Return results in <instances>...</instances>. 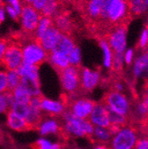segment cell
Segmentation results:
<instances>
[{"instance_id":"32","label":"cell","mask_w":148,"mask_h":149,"mask_svg":"<svg viewBox=\"0 0 148 149\" xmlns=\"http://www.w3.org/2000/svg\"><path fill=\"white\" fill-rule=\"evenodd\" d=\"M13 101L14 100L12 92L7 91L6 92L0 93V114L7 113Z\"/></svg>"},{"instance_id":"34","label":"cell","mask_w":148,"mask_h":149,"mask_svg":"<svg viewBox=\"0 0 148 149\" xmlns=\"http://www.w3.org/2000/svg\"><path fill=\"white\" fill-rule=\"evenodd\" d=\"M10 111H12L13 113H14L18 116L25 119L28 114V112H29V105L22 104L19 102L13 101V103L11 106Z\"/></svg>"},{"instance_id":"30","label":"cell","mask_w":148,"mask_h":149,"mask_svg":"<svg viewBox=\"0 0 148 149\" xmlns=\"http://www.w3.org/2000/svg\"><path fill=\"white\" fill-rule=\"evenodd\" d=\"M54 25L53 23V20L50 17H44V16H42L40 18V21H39V23H38V29L35 30V41L38 42L42 36L44 34V32L51 27Z\"/></svg>"},{"instance_id":"36","label":"cell","mask_w":148,"mask_h":149,"mask_svg":"<svg viewBox=\"0 0 148 149\" xmlns=\"http://www.w3.org/2000/svg\"><path fill=\"white\" fill-rule=\"evenodd\" d=\"M125 65L123 53H114L113 62H112V68L115 72H121Z\"/></svg>"},{"instance_id":"46","label":"cell","mask_w":148,"mask_h":149,"mask_svg":"<svg viewBox=\"0 0 148 149\" xmlns=\"http://www.w3.org/2000/svg\"><path fill=\"white\" fill-rule=\"evenodd\" d=\"M113 90L115 91H119V92H124L125 91V84L121 82V81H117L114 84L113 86Z\"/></svg>"},{"instance_id":"8","label":"cell","mask_w":148,"mask_h":149,"mask_svg":"<svg viewBox=\"0 0 148 149\" xmlns=\"http://www.w3.org/2000/svg\"><path fill=\"white\" fill-rule=\"evenodd\" d=\"M23 63L22 45L13 39H9V44L6 51L2 64L7 70L18 69Z\"/></svg>"},{"instance_id":"28","label":"cell","mask_w":148,"mask_h":149,"mask_svg":"<svg viewBox=\"0 0 148 149\" xmlns=\"http://www.w3.org/2000/svg\"><path fill=\"white\" fill-rule=\"evenodd\" d=\"M131 114L133 115V116L138 120H145L148 117V107L141 100H139L136 101L134 106H132Z\"/></svg>"},{"instance_id":"39","label":"cell","mask_w":148,"mask_h":149,"mask_svg":"<svg viewBox=\"0 0 148 149\" xmlns=\"http://www.w3.org/2000/svg\"><path fill=\"white\" fill-rule=\"evenodd\" d=\"M147 45H148V36H147V32L146 29H144L140 34L139 39H138V46L140 50L144 51L147 49Z\"/></svg>"},{"instance_id":"43","label":"cell","mask_w":148,"mask_h":149,"mask_svg":"<svg viewBox=\"0 0 148 149\" xmlns=\"http://www.w3.org/2000/svg\"><path fill=\"white\" fill-rule=\"evenodd\" d=\"M135 149H148V138L146 137L139 138Z\"/></svg>"},{"instance_id":"14","label":"cell","mask_w":148,"mask_h":149,"mask_svg":"<svg viewBox=\"0 0 148 149\" xmlns=\"http://www.w3.org/2000/svg\"><path fill=\"white\" fill-rule=\"evenodd\" d=\"M131 71L135 79H148V49L135 57Z\"/></svg>"},{"instance_id":"16","label":"cell","mask_w":148,"mask_h":149,"mask_svg":"<svg viewBox=\"0 0 148 149\" xmlns=\"http://www.w3.org/2000/svg\"><path fill=\"white\" fill-rule=\"evenodd\" d=\"M41 109L44 113L51 116H62L67 108L66 103L63 101L42 98Z\"/></svg>"},{"instance_id":"29","label":"cell","mask_w":148,"mask_h":149,"mask_svg":"<svg viewBox=\"0 0 148 149\" xmlns=\"http://www.w3.org/2000/svg\"><path fill=\"white\" fill-rule=\"evenodd\" d=\"M12 93H13L14 101L22 103V104L29 105V102L31 100V97L21 84L12 91Z\"/></svg>"},{"instance_id":"3","label":"cell","mask_w":148,"mask_h":149,"mask_svg":"<svg viewBox=\"0 0 148 149\" xmlns=\"http://www.w3.org/2000/svg\"><path fill=\"white\" fill-rule=\"evenodd\" d=\"M138 139V130L132 125L125 124L113 135L108 146L110 149H135Z\"/></svg>"},{"instance_id":"41","label":"cell","mask_w":148,"mask_h":149,"mask_svg":"<svg viewBox=\"0 0 148 149\" xmlns=\"http://www.w3.org/2000/svg\"><path fill=\"white\" fill-rule=\"evenodd\" d=\"M8 44H9V38H0V64H2Z\"/></svg>"},{"instance_id":"7","label":"cell","mask_w":148,"mask_h":149,"mask_svg":"<svg viewBox=\"0 0 148 149\" xmlns=\"http://www.w3.org/2000/svg\"><path fill=\"white\" fill-rule=\"evenodd\" d=\"M114 53H123L127 49V24L111 29L105 37Z\"/></svg>"},{"instance_id":"6","label":"cell","mask_w":148,"mask_h":149,"mask_svg":"<svg viewBox=\"0 0 148 149\" xmlns=\"http://www.w3.org/2000/svg\"><path fill=\"white\" fill-rule=\"evenodd\" d=\"M61 86L67 94L75 95L81 90L80 68L68 66L58 72Z\"/></svg>"},{"instance_id":"13","label":"cell","mask_w":148,"mask_h":149,"mask_svg":"<svg viewBox=\"0 0 148 149\" xmlns=\"http://www.w3.org/2000/svg\"><path fill=\"white\" fill-rule=\"evenodd\" d=\"M106 1L107 0H87L83 4L82 7L83 8L86 20L92 25L98 23L100 13Z\"/></svg>"},{"instance_id":"12","label":"cell","mask_w":148,"mask_h":149,"mask_svg":"<svg viewBox=\"0 0 148 149\" xmlns=\"http://www.w3.org/2000/svg\"><path fill=\"white\" fill-rule=\"evenodd\" d=\"M89 121L94 127L109 128L110 121L108 115V108L103 101L95 104V107L89 117Z\"/></svg>"},{"instance_id":"21","label":"cell","mask_w":148,"mask_h":149,"mask_svg":"<svg viewBox=\"0 0 148 149\" xmlns=\"http://www.w3.org/2000/svg\"><path fill=\"white\" fill-rule=\"evenodd\" d=\"M48 61H50L51 65L55 68V70L57 72H59L69 66L68 56L60 53V52H51L48 56Z\"/></svg>"},{"instance_id":"17","label":"cell","mask_w":148,"mask_h":149,"mask_svg":"<svg viewBox=\"0 0 148 149\" xmlns=\"http://www.w3.org/2000/svg\"><path fill=\"white\" fill-rule=\"evenodd\" d=\"M52 20L54 26L58 29L60 32L71 36L74 29V22L70 17V14H68L66 10L56 15Z\"/></svg>"},{"instance_id":"40","label":"cell","mask_w":148,"mask_h":149,"mask_svg":"<svg viewBox=\"0 0 148 149\" xmlns=\"http://www.w3.org/2000/svg\"><path fill=\"white\" fill-rule=\"evenodd\" d=\"M7 91V78L6 72L0 70V93Z\"/></svg>"},{"instance_id":"50","label":"cell","mask_w":148,"mask_h":149,"mask_svg":"<svg viewBox=\"0 0 148 149\" xmlns=\"http://www.w3.org/2000/svg\"><path fill=\"white\" fill-rule=\"evenodd\" d=\"M145 29H146V32H147V36H148V23L146 24V26H145ZM147 49H148V45H147ZM146 49V50H147Z\"/></svg>"},{"instance_id":"27","label":"cell","mask_w":148,"mask_h":149,"mask_svg":"<svg viewBox=\"0 0 148 149\" xmlns=\"http://www.w3.org/2000/svg\"><path fill=\"white\" fill-rule=\"evenodd\" d=\"M22 77H29L35 81L39 80V73H38V66L35 65H28V64H22L20 68L17 69Z\"/></svg>"},{"instance_id":"31","label":"cell","mask_w":148,"mask_h":149,"mask_svg":"<svg viewBox=\"0 0 148 149\" xmlns=\"http://www.w3.org/2000/svg\"><path fill=\"white\" fill-rule=\"evenodd\" d=\"M6 78H7V91L10 92H12L20 84L22 80V77L20 76V74L17 71V69L8 70L6 72Z\"/></svg>"},{"instance_id":"4","label":"cell","mask_w":148,"mask_h":149,"mask_svg":"<svg viewBox=\"0 0 148 149\" xmlns=\"http://www.w3.org/2000/svg\"><path fill=\"white\" fill-rule=\"evenodd\" d=\"M23 64L40 66L48 61L49 53L35 40H27L22 44Z\"/></svg>"},{"instance_id":"2","label":"cell","mask_w":148,"mask_h":149,"mask_svg":"<svg viewBox=\"0 0 148 149\" xmlns=\"http://www.w3.org/2000/svg\"><path fill=\"white\" fill-rule=\"evenodd\" d=\"M64 119L63 130L67 135L76 138H90L94 130V126L91 124L89 119H81L73 116L67 109L62 115Z\"/></svg>"},{"instance_id":"18","label":"cell","mask_w":148,"mask_h":149,"mask_svg":"<svg viewBox=\"0 0 148 149\" xmlns=\"http://www.w3.org/2000/svg\"><path fill=\"white\" fill-rule=\"evenodd\" d=\"M76 46V45L75 44V41H74L73 37L71 36L60 32V34L59 36V39L57 41V44L51 52H60V53H62V54L68 56V54L71 52V51Z\"/></svg>"},{"instance_id":"11","label":"cell","mask_w":148,"mask_h":149,"mask_svg":"<svg viewBox=\"0 0 148 149\" xmlns=\"http://www.w3.org/2000/svg\"><path fill=\"white\" fill-rule=\"evenodd\" d=\"M101 82V74L98 70L88 68H80V86L81 91L85 92L92 91Z\"/></svg>"},{"instance_id":"10","label":"cell","mask_w":148,"mask_h":149,"mask_svg":"<svg viewBox=\"0 0 148 149\" xmlns=\"http://www.w3.org/2000/svg\"><path fill=\"white\" fill-rule=\"evenodd\" d=\"M95 104L96 102L94 100L89 98H76L69 103L67 110L76 117L81 119H89L95 107Z\"/></svg>"},{"instance_id":"33","label":"cell","mask_w":148,"mask_h":149,"mask_svg":"<svg viewBox=\"0 0 148 149\" xmlns=\"http://www.w3.org/2000/svg\"><path fill=\"white\" fill-rule=\"evenodd\" d=\"M108 115H109V121H110V125L114 126H118L122 127L128 123V117L122 116L115 111H112L108 108Z\"/></svg>"},{"instance_id":"19","label":"cell","mask_w":148,"mask_h":149,"mask_svg":"<svg viewBox=\"0 0 148 149\" xmlns=\"http://www.w3.org/2000/svg\"><path fill=\"white\" fill-rule=\"evenodd\" d=\"M38 129L39 130V133L43 136L49 135V134L65 133L63 128L60 126L59 122L56 121L55 119H51V118L42 120V122L38 125Z\"/></svg>"},{"instance_id":"42","label":"cell","mask_w":148,"mask_h":149,"mask_svg":"<svg viewBox=\"0 0 148 149\" xmlns=\"http://www.w3.org/2000/svg\"><path fill=\"white\" fill-rule=\"evenodd\" d=\"M6 2H8L10 4V6H12L13 7V9L16 11V13L19 14V16L22 13V6L20 3V0H6Z\"/></svg>"},{"instance_id":"35","label":"cell","mask_w":148,"mask_h":149,"mask_svg":"<svg viewBox=\"0 0 148 149\" xmlns=\"http://www.w3.org/2000/svg\"><path fill=\"white\" fill-rule=\"evenodd\" d=\"M68 61H69V66L80 68L82 62V54H81V50L77 46L74 48L71 51V52L68 54Z\"/></svg>"},{"instance_id":"38","label":"cell","mask_w":148,"mask_h":149,"mask_svg":"<svg viewBox=\"0 0 148 149\" xmlns=\"http://www.w3.org/2000/svg\"><path fill=\"white\" fill-rule=\"evenodd\" d=\"M135 51L132 48H128L126 51L123 52V58H124V62L126 65L129 66L132 65L134 60H135Z\"/></svg>"},{"instance_id":"26","label":"cell","mask_w":148,"mask_h":149,"mask_svg":"<svg viewBox=\"0 0 148 149\" xmlns=\"http://www.w3.org/2000/svg\"><path fill=\"white\" fill-rule=\"evenodd\" d=\"M41 108H35L32 107H29V112L25 118L27 123L29 125L31 129L38 128L40 123L43 120V114H42Z\"/></svg>"},{"instance_id":"9","label":"cell","mask_w":148,"mask_h":149,"mask_svg":"<svg viewBox=\"0 0 148 149\" xmlns=\"http://www.w3.org/2000/svg\"><path fill=\"white\" fill-rule=\"evenodd\" d=\"M20 16L23 31L29 35H35L40 18L42 17L40 13L30 5L22 4V11Z\"/></svg>"},{"instance_id":"23","label":"cell","mask_w":148,"mask_h":149,"mask_svg":"<svg viewBox=\"0 0 148 149\" xmlns=\"http://www.w3.org/2000/svg\"><path fill=\"white\" fill-rule=\"evenodd\" d=\"M31 98L42 96L40 89V81H35L29 77H22L20 83Z\"/></svg>"},{"instance_id":"49","label":"cell","mask_w":148,"mask_h":149,"mask_svg":"<svg viewBox=\"0 0 148 149\" xmlns=\"http://www.w3.org/2000/svg\"><path fill=\"white\" fill-rule=\"evenodd\" d=\"M94 149H110L109 146L107 145H104V144H97L94 146Z\"/></svg>"},{"instance_id":"37","label":"cell","mask_w":148,"mask_h":149,"mask_svg":"<svg viewBox=\"0 0 148 149\" xmlns=\"http://www.w3.org/2000/svg\"><path fill=\"white\" fill-rule=\"evenodd\" d=\"M53 146V143H51L50 140L41 138L35 142V149H51Z\"/></svg>"},{"instance_id":"24","label":"cell","mask_w":148,"mask_h":149,"mask_svg":"<svg viewBox=\"0 0 148 149\" xmlns=\"http://www.w3.org/2000/svg\"><path fill=\"white\" fill-rule=\"evenodd\" d=\"M99 46L103 52V65L105 68L111 69L112 68V62H113V57H114V52L112 48L110 47L108 42L105 38L99 39Z\"/></svg>"},{"instance_id":"44","label":"cell","mask_w":148,"mask_h":149,"mask_svg":"<svg viewBox=\"0 0 148 149\" xmlns=\"http://www.w3.org/2000/svg\"><path fill=\"white\" fill-rule=\"evenodd\" d=\"M49 0H34V2L32 4V6L39 13L43 10V8L44 7V6L47 4V2Z\"/></svg>"},{"instance_id":"51","label":"cell","mask_w":148,"mask_h":149,"mask_svg":"<svg viewBox=\"0 0 148 149\" xmlns=\"http://www.w3.org/2000/svg\"><path fill=\"white\" fill-rule=\"evenodd\" d=\"M3 5V2H2V0H0V6H2Z\"/></svg>"},{"instance_id":"20","label":"cell","mask_w":148,"mask_h":149,"mask_svg":"<svg viewBox=\"0 0 148 149\" xmlns=\"http://www.w3.org/2000/svg\"><path fill=\"white\" fill-rule=\"evenodd\" d=\"M7 125L10 129L16 130V132H27V130H31L29 125L27 123L24 118L18 116L12 111L7 112Z\"/></svg>"},{"instance_id":"45","label":"cell","mask_w":148,"mask_h":149,"mask_svg":"<svg viewBox=\"0 0 148 149\" xmlns=\"http://www.w3.org/2000/svg\"><path fill=\"white\" fill-rule=\"evenodd\" d=\"M5 7L6 9L8 14L13 19V20H16L17 21L18 19H19V14L16 13V11L13 9V7L12 6H10V5H5Z\"/></svg>"},{"instance_id":"15","label":"cell","mask_w":148,"mask_h":149,"mask_svg":"<svg viewBox=\"0 0 148 149\" xmlns=\"http://www.w3.org/2000/svg\"><path fill=\"white\" fill-rule=\"evenodd\" d=\"M60 34V32L58 30V29L54 25H52L44 32V34L38 42L44 48V50L49 53L56 45Z\"/></svg>"},{"instance_id":"48","label":"cell","mask_w":148,"mask_h":149,"mask_svg":"<svg viewBox=\"0 0 148 149\" xmlns=\"http://www.w3.org/2000/svg\"><path fill=\"white\" fill-rule=\"evenodd\" d=\"M141 100L148 107V89L144 92V94H143V96H142Z\"/></svg>"},{"instance_id":"5","label":"cell","mask_w":148,"mask_h":149,"mask_svg":"<svg viewBox=\"0 0 148 149\" xmlns=\"http://www.w3.org/2000/svg\"><path fill=\"white\" fill-rule=\"evenodd\" d=\"M103 102L107 108L122 116L128 117L131 115L132 104L124 92L110 91L106 94Z\"/></svg>"},{"instance_id":"25","label":"cell","mask_w":148,"mask_h":149,"mask_svg":"<svg viewBox=\"0 0 148 149\" xmlns=\"http://www.w3.org/2000/svg\"><path fill=\"white\" fill-rule=\"evenodd\" d=\"M131 15L139 16L148 12V0H128Z\"/></svg>"},{"instance_id":"1","label":"cell","mask_w":148,"mask_h":149,"mask_svg":"<svg viewBox=\"0 0 148 149\" xmlns=\"http://www.w3.org/2000/svg\"><path fill=\"white\" fill-rule=\"evenodd\" d=\"M131 16L128 0H107L100 13L98 26L108 29V31L114 27L127 24Z\"/></svg>"},{"instance_id":"47","label":"cell","mask_w":148,"mask_h":149,"mask_svg":"<svg viewBox=\"0 0 148 149\" xmlns=\"http://www.w3.org/2000/svg\"><path fill=\"white\" fill-rule=\"evenodd\" d=\"M5 5L3 4L2 6H0V22H4L5 20Z\"/></svg>"},{"instance_id":"52","label":"cell","mask_w":148,"mask_h":149,"mask_svg":"<svg viewBox=\"0 0 148 149\" xmlns=\"http://www.w3.org/2000/svg\"><path fill=\"white\" fill-rule=\"evenodd\" d=\"M75 149H82V148H78V147H77V148H75Z\"/></svg>"},{"instance_id":"22","label":"cell","mask_w":148,"mask_h":149,"mask_svg":"<svg viewBox=\"0 0 148 149\" xmlns=\"http://www.w3.org/2000/svg\"><path fill=\"white\" fill-rule=\"evenodd\" d=\"M113 133L109 128L103 127H94L93 132L91 135V139L98 144L108 145L112 139Z\"/></svg>"}]
</instances>
